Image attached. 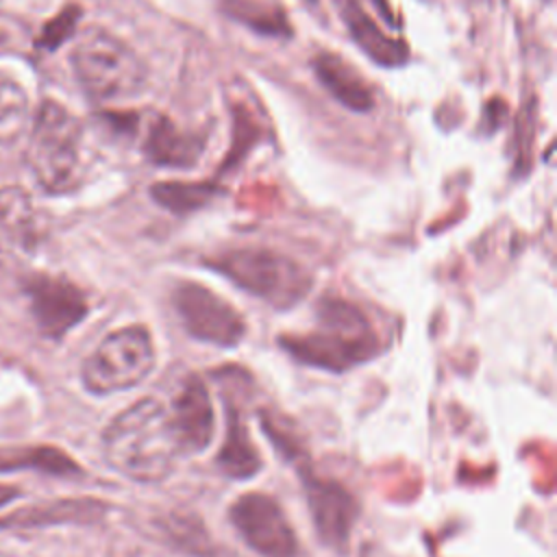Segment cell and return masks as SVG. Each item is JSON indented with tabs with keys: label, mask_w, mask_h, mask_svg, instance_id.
Returning <instances> with one entry per match:
<instances>
[{
	"label": "cell",
	"mask_w": 557,
	"mask_h": 557,
	"mask_svg": "<svg viewBox=\"0 0 557 557\" xmlns=\"http://www.w3.org/2000/svg\"><path fill=\"white\" fill-rule=\"evenodd\" d=\"M78 15H81V11H78L76 7H67V9H63L59 15H54V17L41 28L39 46L46 48V50H57L61 44H65V41L74 35V30H76Z\"/></svg>",
	"instance_id": "22"
},
{
	"label": "cell",
	"mask_w": 557,
	"mask_h": 557,
	"mask_svg": "<svg viewBox=\"0 0 557 557\" xmlns=\"http://www.w3.org/2000/svg\"><path fill=\"white\" fill-rule=\"evenodd\" d=\"M222 11L233 22H239L263 37L292 35V26L287 22L285 11L265 0H222Z\"/></svg>",
	"instance_id": "18"
},
{
	"label": "cell",
	"mask_w": 557,
	"mask_h": 557,
	"mask_svg": "<svg viewBox=\"0 0 557 557\" xmlns=\"http://www.w3.org/2000/svg\"><path fill=\"white\" fill-rule=\"evenodd\" d=\"M24 292L39 331L52 339H61L72 331L89 309L85 294L61 276L37 274L26 281Z\"/></svg>",
	"instance_id": "10"
},
{
	"label": "cell",
	"mask_w": 557,
	"mask_h": 557,
	"mask_svg": "<svg viewBox=\"0 0 557 557\" xmlns=\"http://www.w3.org/2000/svg\"><path fill=\"white\" fill-rule=\"evenodd\" d=\"M242 540L261 557H296V533L278 503L259 492L242 494L228 511Z\"/></svg>",
	"instance_id": "8"
},
{
	"label": "cell",
	"mask_w": 557,
	"mask_h": 557,
	"mask_svg": "<svg viewBox=\"0 0 557 557\" xmlns=\"http://www.w3.org/2000/svg\"><path fill=\"white\" fill-rule=\"evenodd\" d=\"M15 496H17V487L0 483V507H4L7 503H11Z\"/></svg>",
	"instance_id": "24"
},
{
	"label": "cell",
	"mask_w": 557,
	"mask_h": 557,
	"mask_svg": "<svg viewBox=\"0 0 557 557\" xmlns=\"http://www.w3.org/2000/svg\"><path fill=\"white\" fill-rule=\"evenodd\" d=\"M335 9L348 28L352 41L383 67H398L409 59V46L400 37L387 35L370 15L363 11L359 0H333Z\"/></svg>",
	"instance_id": "12"
},
{
	"label": "cell",
	"mask_w": 557,
	"mask_h": 557,
	"mask_svg": "<svg viewBox=\"0 0 557 557\" xmlns=\"http://www.w3.org/2000/svg\"><path fill=\"white\" fill-rule=\"evenodd\" d=\"M102 503L94 498H59L13 511L0 520V529H39L50 524L89 522L102 516Z\"/></svg>",
	"instance_id": "15"
},
{
	"label": "cell",
	"mask_w": 557,
	"mask_h": 557,
	"mask_svg": "<svg viewBox=\"0 0 557 557\" xmlns=\"http://www.w3.org/2000/svg\"><path fill=\"white\" fill-rule=\"evenodd\" d=\"M281 344L294 359L331 372L355 368L381 350L379 335L363 311L339 298L320 300L315 326L307 333L283 335Z\"/></svg>",
	"instance_id": "2"
},
{
	"label": "cell",
	"mask_w": 557,
	"mask_h": 557,
	"mask_svg": "<svg viewBox=\"0 0 557 557\" xmlns=\"http://www.w3.org/2000/svg\"><path fill=\"white\" fill-rule=\"evenodd\" d=\"M205 150V137L191 131L178 128L172 120L159 115L150 122L144 141L148 161L161 168H191L200 161Z\"/></svg>",
	"instance_id": "13"
},
{
	"label": "cell",
	"mask_w": 557,
	"mask_h": 557,
	"mask_svg": "<svg viewBox=\"0 0 557 557\" xmlns=\"http://www.w3.org/2000/svg\"><path fill=\"white\" fill-rule=\"evenodd\" d=\"M218 187L213 183H178V181H168V183H157L150 187L152 198L174 211V213H191L196 209H202L218 196Z\"/></svg>",
	"instance_id": "19"
},
{
	"label": "cell",
	"mask_w": 557,
	"mask_h": 557,
	"mask_svg": "<svg viewBox=\"0 0 557 557\" xmlns=\"http://www.w3.org/2000/svg\"><path fill=\"white\" fill-rule=\"evenodd\" d=\"M13 470H39L54 476L78 474L76 461L54 446H22L0 450V472Z\"/></svg>",
	"instance_id": "17"
},
{
	"label": "cell",
	"mask_w": 557,
	"mask_h": 557,
	"mask_svg": "<svg viewBox=\"0 0 557 557\" xmlns=\"http://www.w3.org/2000/svg\"><path fill=\"white\" fill-rule=\"evenodd\" d=\"M215 463L224 476L235 479V481L248 479V476L257 474L261 468V457H259L244 422L233 411V407L228 411V429H226L222 448L215 457Z\"/></svg>",
	"instance_id": "16"
},
{
	"label": "cell",
	"mask_w": 557,
	"mask_h": 557,
	"mask_svg": "<svg viewBox=\"0 0 557 557\" xmlns=\"http://www.w3.org/2000/svg\"><path fill=\"white\" fill-rule=\"evenodd\" d=\"M70 59L78 83L96 100L131 98L146 83V67L137 52L104 28H87Z\"/></svg>",
	"instance_id": "4"
},
{
	"label": "cell",
	"mask_w": 557,
	"mask_h": 557,
	"mask_svg": "<svg viewBox=\"0 0 557 557\" xmlns=\"http://www.w3.org/2000/svg\"><path fill=\"white\" fill-rule=\"evenodd\" d=\"M172 302L181 324L198 342L231 348L237 346L246 333L244 318L231 307V302L200 283H178L172 294Z\"/></svg>",
	"instance_id": "7"
},
{
	"label": "cell",
	"mask_w": 557,
	"mask_h": 557,
	"mask_svg": "<svg viewBox=\"0 0 557 557\" xmlns=\"http://www.w3.org/2000/svg\"><path fill=\"white\" fill-rule=\"evenodd\" d=\"M28 124V96L9 76H0V141L13 144Z\"/></svg>",
	"instance_id": "20"
},
{
	"label": "cell",
	"mask_w": 557,
	"mask_h": 557,
	"mask_svg": "<svg viewBox=\"0 0 557 557\" xmlns=\"http://www.w3.org/2000/svg\"><path fill=\"white\" fill-rule=\"evenodd\" d=\"M26 159L35 181L46 191H72L83 174V126L78 117L61 102L44 100L30 124Z\"/></svg>",
	"instance_id": "3"
},
{
	"label": "cell",
	"mask_w": 557,
	"mask_h": 557,
	"mask_svg": "<svg viewBox=\"0 0 557 557\" xmlns=\"http://www.w3.org/2000/svg\"><path fill=\"white\" fill-rule=\"evenodd\" d=\"M313 70L324 89L346 109L366 113L374 107V94L363 76L333 52H320L313 59Z\"/></svg>",
	"instance_id": "14"
},
{
	"label": "cell",
	"mask_w": 557,
	"mask_h": 557,
	"mask_svg": "<svg viewBox=\"0 0 557 557\" xmlns=\"http://www.w3.org/2000/svg\"><path fill=\"white\" fill-rule=\"evenodd\" d=\"M183 455L202 453L213 437V407L200 376L189 374L168 403Z\"/></svg>",
	"instance_id": "11"
},
{
	"label": "cell",
	"mask_w": 557,
	"mask_h": 557,
	"mask_svg": "<svg viewBox=\"0 0 557 557\" xmlns=\"http://www.w3.org/2000/svg\"><path fill=\"white\" fill-rule=\"evenodd\" d=\"M107 463L131 481H163L183 455L170 405L141 398L117 413L102 433Z\"/></svg>",
	"instance_id": "1"
},
{
	"label": "cell",
	"mask_w": 557,
	"mask_h": 557,
	"mask_svg": "<svg viewBox=\"0 0 557 557\" xmlns=\"http://www.w3.org/2000/svg\"><path fill=\"white\" fill-rule=\"evenodd\" d=\"M0 231L11 239L22 242L33 233V205L20 187L0 189Z\"/></svg>",
	"instance_id": "21"
},
{
	"label": "cell",
	"mask_w": 557,
	"mask_h": 557,
	"mask_svg": "<svg viewBox=\"0 0 557 557\" xmlns=\"http://www.w3.org/2000/svg\"><path fill=\"white\" fill-rule=\"evenodd\" d=\"M370 2H372V7L376 9V13L381 15V20H385L387 26L398 28V20H396V15H394V11H392V7H389L387 0H370Z\"/></svg>",
	"instance_id": "23"
},
{
	"label": "cell",
	"mask_w": 557,
	"mask_h": 557,
	"mask_svg": "<svg viewBox=\"0 0 557 557\" xmlns=\"http://www.w3.org/2000/svg\"><path fill=\"white\" fill-rule=\"evenodd\" d=\"M211 265L237 287L276 309H289L300 302L311 287V276L300 263L265 248L231 250L211 261Z\"/></svg>",
	"instance_id": "5"
},
{
	"label": "cell",
	"mask_w": 557,
	"mask_h": 557,
	"mask_svg": "<svg viewBox=\"0 0 557 557\" xmlns=\"http://www.w3.org/2000/svg\"><path fill=\"white\" fill-rule=\"evenodd\" d=\"M157 355L150 333L139 326H122L100 339L81 368L87 392L107 396L141 383L154 368Z\"/></svg>",
	"instance_id": "6"
},
{
	"label": "cell",
	"mask_w": 557,
	"mask_h": 557,
	"mask_svg": "<svg viewBox=\"0 0 557 557\" xmlns=\"http://www.w3.org/2000/svg\"><path fill=\"white\" fill-rule=\"evenodd\" d=\"M302 476L307 505L320 542L333 550H346L357 520V503L350 492L331 479H320L298 466Z\"/></svg>",
	"instance_id": "9"
}]
</instances>
